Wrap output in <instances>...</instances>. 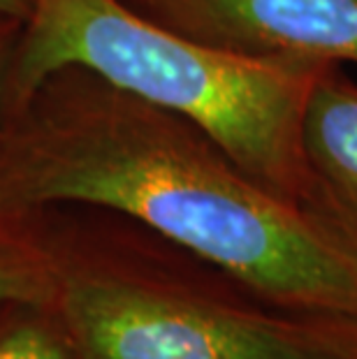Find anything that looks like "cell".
Wrapping results in <instances>:
<instances>
[{
    "instance_id": "7",
    "label": "cell",
    "mask_w": 357,
    "mask_h": 359,
    "mask_svg": "<svg viewBox=\"0 0 357 359\" xmlns=\"http://www.w3.org/2000/svg\"><path fill=\"white\" fill-rule=\"evenodd\" d=\"M0 359H77V355L51 304H3Z\"/></svg>"
},
{
    "instance_id": "6",
    "label": "cell",
    "mask_w": 357,
    "mask_h": 359,
    "mask_svg": "<svg viewBox=\"0 0 357 359\" xmlns=\"http://www.w3.org/2000/svg\"><path fill=\"white\" fill-rule=\"evenodd\" d=\"M54 230L51 206H37L0 183V306L51 304Z\"/></svg>"
},
{
    "instance_id": "1",
    "label": "cell",
    "mask_w": 357,
    "mask_h": 359,
    "mask_svg": "<svg viewBox=\"0 0 357 359\" xmlns=\"http://www.w3.org/2000/svg\"><path fill=\"white\" fill-rule=\"evenodd\" d=\"M0 183L37 206H97L241 280L278 309L357 323V255L211 137L83 67L0 116Z\"/></svg>"
},
{
    "instance_id": "5",
    "label": "cell",
    "mask_w": 357,
    "mask_h": 359,
    "mask_svg": "<svg viewBox=\"0 0 357 359\" xmlns=\"http://www.w3.org/2000/svg\"><path fill=\"white\" fill-rule=\"evenodd\" d=\"M299 147L314 218L357 255V81L341 63H325L309 90Z\"/></svg>"
},
{
    "instance_id": "2",
    "label": "cell",
    "mask_w": 357,
    "mask_h": 359,
    "mask_svg": "<svg viewBox=\"0 0 357 359\" xmlns=\"http://www.w3.org/2000/svg\"><path fill=\"white\" fill-rule=\"evenodd\" d=\"M54 297L77 359H357V323L278 309L135 220L51 206Z\"/></svg>"
},
{
    "instance_id": "3",
    "label": "cell",
    "mask_w": 357,
    "mask_h": 359,
    "mask_svg": "<svg viewBox=\"0 0 357 359\" xmlns=\"http://www.w3.org/2000/svg\"><path fill=\"white\" fill-rule=\"evenodd\" d=\"M70 65L191 121L246 174L314 216L299 128L323 60L248 58L209 47L126 0H28L10 102Z\"/></svg>"
},
{
    "instance_id": "8",
    "label": "cell",
    "mask_w": 357,
    "mask_h": 359,
    "mask_svg": "<svg viewBox=\"0 0 357 359\" xmlns=\"http://www.w3.org/2000/svg\"><path fill=\"white\" fill-rule=\"evenodd\" d=\"M21 33V19L12 14L0 12V116L10 104V79L14 65V51H17Z\"/></svg>"
},
{
    "instance_id": "4",
    "label": "cell",
    "mask_w": 357,
    "mask_h": 359,
    "mask_svg": "<svg viewBox=\"0 0 357 359\" xmlns=\"http://www.w3.org/2000/svg\"><path fill=\"white\" fill-rule=\"evenodd\" d=\"M156 24L248 58L357 65V0H126Z\"/></svg>"
},
{
    "instance_id": "9",
    "label": "cell",
    "mask_w": 357,
    "mask_h": 359,
    "mask_svg": "<svg viewBox=\"0 0 357 359\" xmlns=\"http://www.w3.org/2000/svg\"><path fill=\"white\" fill-rule=\"evenodd\" d=\"M28 10V0H0V12L24 19Z\"/></svg>"
}]
</instances>
